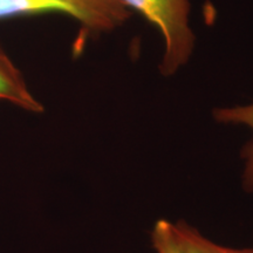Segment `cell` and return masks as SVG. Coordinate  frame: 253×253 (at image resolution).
I'll list each match as a JSON object with an SVG mask.
<instances>
[{"instance_id": "cell-3", "label": "cell", "mask_w": 253, "mask_h": 253, "mask_svg": "<svg viewBox=\"0 0 253 253\" xmlns=\"http://www.w3.org/2000/svg\"><path fill=\"white\" fill-rule=\"evenodd\" d=\"M0 100L6 101L26 112L40 114L43 106L34 97L23 73L0 45Z\"/></svg>"}, {"instance_id": "cell-4", "label": "cell", "mask_w": 253, "mask_h": 253, "mask_svg": "<svg viewBox=\"0 0 253 253\" xmlns=\"http://www.w3.org/2000/svg\"><path fill=\"white\" fill-rule=\"evenodd\" d=\"M214 119L220 123L231 125H244L253 130V103L248 106H238L233 108L216 109ZM243 158L245 161L243 183L249 192H253V140L249 142L243 149Z\"/></svg>"}, {"instance_id": "cell-6", "label": "cell", "mask_w": 253, "mask_h": 253, "mask_svg": "<svg viewBox=\"0 0 253 253\" xmlns=\"http://www.w3.org/2000/svg\"><path fill=\"white\" fill-rule=\"evenodd\" d=\"M151 238L156 253H185L177 239L173 224L170 221L158 220L154 226Z\"/></svg>"}, {"instance_id": "cell-1", "label": "cell", "mask_w": 253, "mask_h": 253, "mask_svg": "<svg viewBox=\"0 0 253 253\" xmlns=\"http://www.w3.org/2000/svg\"><path fill=\"white\" fill-rule=\"evenodd\" d=\"M126 7L141 12L161 31L164 55L160 72L170 77L188 63L195 46V34L189 25V0H120Z\"/></svg>"}, {"instance_id": "cell-5", "label": "cell", "mask_w": 253, "mask_h": 253, "mask_svg": "<svg viewBox=\"0 0 253 253\" xmlns=\"http://www.w3.org/2000/svg\"><path fill=\"white\" fill-rule=\"evenodd\" d=\"M173 229L185 253H253V249H231L214 244L185 223L173 224Z\"/></svg>"}, {"instance_id": "cell-2", "label": "cell", "mask_w": 253, "mask_h": 253, "mask_svg": "<svg viewBox=\"0 0 253 253\" xmlns=\"http://www.w3.org/2000/svg\"><path fill=\"white\" fill-rule=\"evenodd\" d=\"M60 12L71 15L91 33L122 26L130 11L120 0H0V19Z\"/></svg>"}]
</instances>
